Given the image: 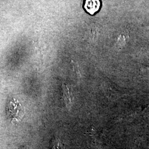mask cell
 I'll return each instance as SVG.
<instances>
[{
    "instance_id": "6da1fadb",
    "label": "cell",
    "mask_w": 149,
    "mask_h": 149,
    "mask_svg": "<svg viewBox=\"0 0 149 149\" xmlns=\"http://www.w3.org/2000/svg\"><path fill=\"white\" fill-rule=\"evenodd\" d=\"M6 113L11 122L16 124L20 122L24 117V109L18 100L13 98L7 104Z\"/></svg>"
},
{
    "instance_id": "7a4b0ae2",
    "label": "cell",
    "mask_w": 149,
    "mask_h": 149,
    "mask_svg": "<svg viewBox=\"0 0 149 149\" xmlns=\"http://www.w3.org/2000/svg\"><path fill=\"white\" fill-rule=\"evenodd\" d=\"M101 88L104 95L111 101H116L119 98L124 96L122 93L117 90L116 87L106 81L102 82Z\"/></svg>"
},
{
    "instance_id": "3957f363",
    "label": "cell",
    "mask_w": 149,
    "mask_h": 149,
    "mask_svg": "<svg viewBox=\"0 0 149 149\" xmlns=\"http://www.w3.org/2000/svg\"><path fill=\"white\" fill-rule=\"evenodd\" d=\"M62 94L65 106L68 111H70L73 104L74 97L72 91L69 86L64 83L62 84Z\"/></svg>"
},
{
    "instance_id": "277c9868",
    "label": "cell",
    "mask_w": 149,
    "mask_h": 149,
    "mask_svg": "<svg viewBox=\"0 0 149 149\" xmlns=\"http://www.w3.org/2000/svg\"><path fill=\"white\" fill-rule=\"evenodd\" d=\"M101 2L100 0H86L84 8L90 15H94L100 8Z\"/></svg>"
},
{
    "instance_id": "5b68a950",
    "label": "cell",
    "mask_w": 149,
    "mask_h": 149,
    "mask_svg": "<svg viewBox=\"0 0 149 149\" xmlns=\"http://www.w3.org/2000/svg\"><path fill=\"white\" fill-rule=\"evenodd\" d=\"M53 149H64L63 145L58 139H55L53 143Z\"/></svg>"
},
{
    "instance_id": "8992f818",
    "label": "cell",
    "mask_w": 149,
    "mask_h": 149,
    "mask_svg": "<svg viewBox=\"0 0 149 149\" xmlns=\"http://www.w3.org/2000/svg\"><path fill=\"white\" fill-rule=\"evenodd\" d=\"M140 72L141 73L142 75L145 76L146 77L149 78V68H142L140 70Z\"/></svg>"
}]
</instances>
